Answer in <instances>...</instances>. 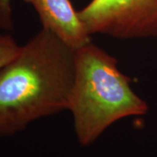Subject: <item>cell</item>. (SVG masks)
Masks as SVG:
<instances>
[{"label": "cell", "mask_w": 157, "mask_h": 157, "mask_svg": "<svg viewBox=\"0 0 157 157\" xmlns=\"http://www.w3.org/2000/svg\"><path fill=\"white\" fill-rule=\"evenodd\" d=\"M75 50L41 28L17 56L0 69V138L68 110Z\"/></svg>", "instance_id": "obj_1"}, {"label": "cell", "mask_w": 157, "mask_h": 157, "mask_svg": "<svg viewBox=\"0 0 157 157\" xmlns=\"http://www.w3.org/2000/svg\"><path fill=\"white\" fill-rule=\"evenodd\" d=\"M68 110L78 143H94L111 125L148 111L117 59L92 41L75 50V71Z\"/></svg>", "instance_id": "obj_2"}, {"label": "cell", "mask_w": 157, "mask_h": 157, "mask_svg": "<svg viewBox=\"0 0 157 157\" xmlns=\"http://www.w3.org/2000/svg\"><path fill=\"white\" fill-rule=\"evenodd\" d=\"M78 16L90 35L157 38V0H91Z\"/></svg>", "instance_id": "obj_3"}, {"label": "cell", "mask_w": 157, "mask_h": 157, "mask_svg": "<svg viewBox=\"0 0 157 157\" xmlns=\"http://www.w3.org/2000/svg\"><path fill=\"white\" fill-rule=\"evenodd\" d=\"M38 13L42 28L52 32L68 46L76 50L92 41L78 11L70 0H23Z\"/></svg>", "instance_id": "obj_4"}, {"label": "cell", "mask_w": 157, "mask_h": 157, "mask_svg": "<svg viewBox=\"0 0 157 157\" xmlns=\"http://www.w3.org/2000/svg\"><path fill=\"white\" fill-rule=\"evenodd\" d=\"M20 48L11 34L0 35V69L17 56Z\"/></svg>", "instance_id": "obj_5"}, {"label": "cell", "mask_w": 157, "mask_h": 157, "mask_svg": "<svg viewBox=\"0 0 157 157\" xmlns=\"http://www.w3.org/2000/svg\"><path fill=\"white\" fill-rule=\"evenodd\" d=\"M11 1L0 0V28L6 32H11L14 29Z\"/></svg>", "instance_id": "obj_6"}]
</instances>
